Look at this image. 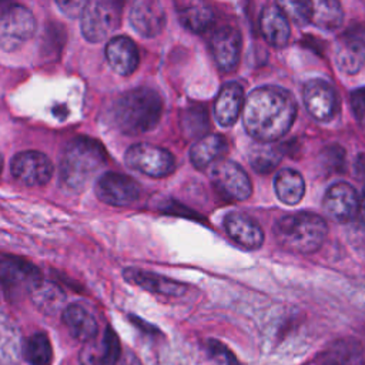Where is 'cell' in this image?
<instances>
[{"mask_svg":"<svg viewBox=\"0 0 365 365\" xmlns=\"http://www.w3.org/2000/svg\"><path fill=\"white\" fill-rule=\"evenodd\" d=\"M297 115L294 96L281 87L264 86L252 90L242 106V121L247 133L269 143L285 135Z\"/></svg>","mask_w":365,"mask_h":365,"instance_id":"1","label":"cell"},{"mask_svg":"<svg viewBox=\"0 0 365 365\" xmlns=\"http://www.w3.org/2000/svg\"><path fill=\"white\" fill-rule=\"evenodd\" d=\"M163 113L160 94L147 87L124 93L114 104L113 117L121 133L137 135L153 130Z\"/></svg>","mask_w":365,"mask_h":365,"instance_id":"2","label":"cell"},{"mask_svg":"<svg viewBox=\"0 0 365 365\" xmlns=\"http://www.w3.org/2000/svg\"><path fill=\"white\" fill-rule=\"evenodd\" d=\"M106 163L103 145L88 137L71 140L61 157L60 178L64 188L73 192L84 190L100 167Z\"/></svg>","mask_w":365,"mask_h":365,"instance_id":"3","label":"cell"},{"mask_svg":"<svg viewBox=\"0 0 365 365\" xmlns=\"http://www.w3.org/2000/svg\"><path fill=\"white\" fill-rule=\"evenodd\" d=\"M328 234L327 221L314 212L288 214L274 225V237L279 247L297 254L317 251Z\"/></svg>","mask_w":365,"mask_h":365,"instance_id":"4","label":"cell"},{"mask_svg":"<svg viewBox=\"0 0 365 365\" xmlns=\"http://www.w3.org/2000/svg\"><path fill=\"white\" fill-rule=\"evenodd\" d=\"M124 0H87L81 11L83 36L93 43L110 37L120 26Z\"/></svg>","mask_w":365,"mask_h":365,"instance_id":"5","label":"cell"},{"mask_svg":"<svg viewBox=\"0 0 365 365\" xmlns=\"http://www.w3.org/2000/svg\"><path fill=\"white\" fill-rule=\"evenodd\" d=\"M41 281L38 268L16 255L0 257V285L10 298H19L30 291Z\"/></svg>","mask_w":365,"mask_h":365,"instance_id":"6","label":"cell"},{"mask_svg":"<svg viewBox=\"0 0 365 365\" xmlns=\"http://www.w3.org/2000/svg\"><path fill=\"white\" fill-rule=\"evenodd\" d=\"M36 30V20L29 9L20 4H10L0 13V48L14 51L31 38Z\"/></svg>","mask_w":365,"mask_h":365,"instance_id":"7","label":"cell"},{"mask_svg":"<svg viewBox=\"0 0 365 365\" xmlns=\"http://www.w3.org/2000/svg\"><path fill=\"white\" fill-rule=\"evenodd\" d=\"M124 160L130 168L155 178L165 177L175 168V160L168 150L148 143L131 145Z\"/></svg>","mask_w":365,"mask_h":365,"instance_id":"8","label":"cell"},{"mask_svg":"<svg viewBox=\"0 0 365 365\" xmlns=\"http://www.w3.org/2000/svg\"><path fill=\"white\" fill-rule=\"evenodd\" d=\"M210 180L214 188L227 200L244 201L252 192V184L241 165L231 160H217L212 163Z\"/></svg>","mask_w":365,"mask_h":365,"instance_id":"9","label":"cell"},{"mask_svg":"<svg viewBox=\"0 0 365 365\" xmlns=\"http://www.w3.org/2000/svg\"><path fill=\"white\" fill-rule=\"evenodd\" d=\"M96 194L106 204L127 207L138 200L140 185L134 178L125 174L108 171L97 180Z\"/></svg>","mask_w":365,"mask_h":365,"instance_id":"10","label":"cell"},{"mask_svg":"<svg viewBox=\"0 0 365 365\" xmlns=\"http://www.w3.org/2000/svg\"><path fill=\"white\" fill-rule=\"evenodd\" d=\"M304 104L308 113L318 121H331L339 108V101L334 87L319 78H314L305 83Z\"/></svg>","mask_w":365,"mask_h":365,"instance_id":"11","label":"cell"},{"mask_svg":"<svg viewBox=\"0 0 365 365\" xmlns=\"http://www.w3.org/2000/svg\"><path fill=\"white\" fill-rule=\"evenodd\" d=\"M13 177L24 185L36 187L46 184L53 174L50 158L40 151H23L11 161Z\"/></svg>","mask_w":365,"mask_h":365,"instance_id":"12","label":"cell"},{"mask_svg":"<svg viewBox=\"0 0 365 365\" xmlns=\"http://www.w3.org/2000/svg\"><path fill=\"white\" fill-rule=\"evenodd\" d=\"M335 64L345 74H355L365 66V27L344 33L336 43Z\"/></svg>","mask_w":365,"mask_h":365,"instance_id":"13","label":"cell"},{"mask_svg":"<svg viewBox=\"0 0 365 365\" xmlns=\"http://www.w3.org/2000/svg\"><path fill=\"white\" fill-rule=\"evenodd\" d=\"M322 207L334 221L346 222L356 215L358 192L348 182H335L325 192Z\"/></svg>","mask_w":365,"mask_h":365,"instance_id":"14","label":"cell"},{"mask_svg":"<svg viewBox=\"0 0 365 365\" xmlns=\"http://www.w3.org/2000/svg\"><path fill=\"white\" fill-rule=\"evenodd\" d=\"M211 51L218 68L224 73L235 70L241 54V34L231 26L220 27L211 37Z\"/></svg>","mask_w":365,"mask_h":365,"instance_id":"15","label":"cell"},{"mask_svg":"<svg viewBox=\"0 0 365 365\" xmlns=\"http://www.w3.org/2000/svg\"><path fill=\"white\" fill-rule=\"evenodd\" d=\"M130 23L143 37H154L165 26V13L158 0H134L130 10Z\"/></svg>","mask_w":365,"mask_h":365,"instance_id":"16","label":"cell"},{"mask_svg":"<svg viewBox=\"0 0 365 365\" xmlns=\"http://www.w3.org/2000/svg\"><path fill=\"white\" fill-rule=\"evenodd\" d=\"M227 234L247 250L259 248L264 242V231L259 224L247 214L230 212L224 218Z\"/></svg>","mask_w":365,"mask_h":365,"instance_id":"17","label":"cell"},{"mask_svg":"<svg viewBox=\"0 0 365 365\" xmlns=\"http://www.w3.org/2000/svg\"><path fill=\"white\" fill-rule=\"evenodd\" d=\"M123 275L128 282H131L134 285H138L150 292H155V294H161V295H167V297H180V295L185 294V291H187L185 284H182L180 281H174L167 277H163L155 272H150V271L127 268V269H124Z\"/></svg>","mask_w":365,"mask_h":365,"instance_id":"18","label":"cell"},{"mask_svg":"<svg viewBox=\"0 0 365 365\" xmlns=\"http://www.w3.org/2000/svg\"><path fill=\"white\" fill-rule=\"evenodd\" d=\"M110 67L120 76L131 74L138 66V50L134 41L125 36L113 37L106 47Z\"/></svg>","mask_w":365,"mask_h":365,"instance_id":"19","label":"cell"},{"mask_svg":"<svg viewBox=\"0 0 365 365\" xmlns=\"http://www.w3.org/2000/svg\"><path fill=\"white\" fill-rule=\"evenodd\" d=\"M244 106V91L242 87L237 83H227L221 87L215 103H214V115L220 125L230 127L232 125Z\"/></svg>","mask_w":365,"mask_h":365,"instance_id":"20","label":"cell"},{"mask_svg":"<svg viewBox=\"0 0 365 365\" xmlns=\"http://www.w3.org/2000/svg\"><path fill=\"white\" fill-rule=\"evenodd\" d=\"M259 29L264 38L274 47H285L289 41L291 27L288 17L275 6H268L262 10Z\"/></svg>","mask_w":365,"mask_h":365,"instance_id":"21","label":"cell"},{"mask_svg":"<svg viewBox=\"0 0 365 365\" xmlns=\"http://www.w3.org/2000/svg\"><path fill=\"white\" fill-rule=\"evenodd\" d=\"M63 322L70 335L77 341L87 342L96 338L98 327L97 321L84 307L78 304H70L63 309Z\"/></svg>","mask_w":365,"mask_h":365,"instance_id":"22","label":"cell"},{"mask_svg":"<svg viewBox=\"0 0 365 365\" xmlns=\"http://www.w3.org/2000/svg\"><path fill=\"white\" fill-rule=\"evenodd\" d=\"M23 355V336L11 317L0 312V364H17Z\"/></svg>","mask_w":365,"mask_h":365,"instance_id":"23","label":"cell"},{"mask_svg":"<svg viewBox=\"0 0 365 365\" xmlns=\"http://www.w3.org/2000/svg\"><path fill=\"white\" fill-rule=\"evenodd\" d=\"M227 151V140L220 134H208L190 148V160L195 168H205L220 160Z\"/></svg>","mask_w":365,"mask_h":365,"instance_id":"24","label":"cell"},{"mask_svg":"<svg viewBox=\"0 0 365 365\" xmlns=\"http://www.w3.org/2000/svg\"><path fill=\"white\" fill-rule=\"evenodd\" d=\"M34 307L46 314V315H56L57 312L64 309L66 294L64 291L51 281H40L29 294Z\"/></svg>","mask_w":365,"mask_h":365,"instance_id":"25","label":"cell"},{"mask_svg":"<svg viewBox=\"0 0 365 365\" xmlns=\"http://www.w3.org/2000/svg\"><path fill=\"white\" fill-rule=\"evenodd\" d=\"M274 188L278 200L287 205L298 204L305 192L302 175L292 168H282L277 173Z\"/></svg>","mask_w":365,"mask_h":365,"instance_id":"26","label":"cell"},{"mask_svg":"<svg viewBox=\"0 0 365 365\" xmlns=\"http://www.w3.org/2000/svg\"><path fill=\"white\" fill-rule=\"evenodd\" d=\"M178 16L182 26L194 33L205 31L214 20V13L204 0H182Z\"/></svg>","mask_w":365,"mask_h":365,"instance_id":"27","label":"cell"},{"mask_svg":"<svg viewBox=\"0 0 365 365\" xmlns=\"http://www.w3.org/2000/svg\"><path fill=\"white\" fill-rule=\"evenodd\" d=\"M311 1V19L321 30H336L342 20L344 11L339 0H309Z\"/></svg>","mask_w":365,"mask_h":365,"instance_id":"28","label":"cell"},{"mask_svg":"<svg viewBox=\"0 0 365 365\" xmlns=\"http://www.w3.org/2000/svg\"><path fill=\"white\" fill-rule=\"evenodd\" d=\"M26 361L30 365H51L53 361V348L51 342L44 332L33 334L23 348Z\"/></svg>","mask_w":365,"mask_h":365,"instance_id":"29","label":"cell"},{"mask_svg":"<svg viewBox=\"0 0 365 365\" xmlns=\"http://www.w3.org/2000/svg\"><path fill=\"white\" fill-rule=\"evenodd\" d=\"M281 157L282 155L279 153V148L269 145L267 143L254 145L250 150V155H248L251 167L261 174H267L272 171L279 164Z\"/></svg>","mask_w":365,"mask_h":365,"instance_id":"30","label":"cell"},{"mask_svg":"<svg viewBox=\"0 0 365 365\" xmlns=\"http://www.w3.org/2000/svg\"><path fill=\"white\" fill-rule=\"evenodd\" d=\"M277 7L295 24H307L311 19L309 0H277Z\"/></svg>","mask_w":365,"mask_h":365,"instance_id":"31","label":"cell"},{"mask_svg":"<svg viewBox=\"0 0 365 365\" xmlns=\"http://www.w3.org/2000/svg\"><path fill=\"white\" fill-rule=\"evenodd\" d=\"M80 365H110L106 359L101 342L87 341L80 352Z\"/></svg>","mask_w":365,"mask_h":365,"instance_id":"32","label":"cell"},{"mask_svg":"<svg viewBox=\"0 0 365 365\" xmlns=\"http://www.w3.org/2000/svg\"><path fill=\"white\" fill-rule=\"evenodd\" d=\"M100 342H101V346H103L107 362L110 365H114L115 361L118 359L120 354H121V346H120V341H118L117 334L110 327H107L106 332L103 335V339Z\"/></svg>","mask_w":365,"mask_h":365,"instance_id":"33","label":"cell"},{"mask_svg":"<svg viewBox=\"0 0 365 365\" xmlns=\"http://www.w3.org/2000/svg\"><path fill=\"white\" fill-rule=\"evenodd\" d=\"M344 158H345V153L339 145H329L324 148L321 153V160L324 167L336 173L342 170Z\"/></svg>","mask_w":365,"mask_h":365,"instance_id":"34","label":"cell"},{"mask_svg":"<svg viewBox=\"0 0 365 365\" xmlns=\"http://www.w3.org/2000/svg\"><path fill=\"white\" fill-rule=\"evenodd\" d=\"M351 108L358 124L365 128V87L351 93Z\"/></svg>","mask_w":365,"mask_h":365,"instance_id":"35","label":"cell"},{"mask_svg":"<svg viewBox=\"0 0 365 365\" xmlns=\"http://www.w3.org/2000/svg\"><path fill=\"white\" fill-rule=\"evenodd\" d=\"M86 1L87 0H56L58 9L66 16H70V17H77L78 14H81Z\"/></svg>","mask_w":365,"mask_h":365,"instance_id":"36","label":"cell"},{"mask_svg":"<svg viewBox=\"0 0 365 365\" xmlns=\"http://www.w3.org/2000/svg\"><path fill=\"white\" fill-rule=\"evenodd\" d=\"M210 346H211V349H212L214 354L222 355V359H225L228 365H238L235 356H234L232 354H230L228 349H227L225 346H222L221 344H218V342H215V341H211V342H210Z\"/></svg>","mask_w":365,"mask_h":365,"instance_id":"37","label":"cell"},{"mask_svg":"<svg viewBox=\"0 0 365 365\" xmlns=\"http://www.w3.org/2000/svg\"><path fill=\"white\" fill-rule=\"evenodd\" d=\"M114 365H143V364L131 351H125V352L121 351V354Z\"/></svg>","mask_w":365,"mask_h":365,"instance_id":"38","label":"cell"},{"mask_svg":"<svg viewBox=\"0 0 365 365\" xmlns=\"http://www.w3.org/2000/svg\"><path fill=\"white\" fill-rule=\"evenodd\" d=\"M355 217L358 218L359 225L365 228V188L358 195V208H356V215Z\"/></svg>","mask_w":365,"mask_h":365,"instance_id":"39","label":"cell"},{"mask_svg":"<svg viewBox=\"0 0 365 365\" xmlns=\"http://www.w3.org/2000/svg\"><path fill=\"white\" fill-rule=\"evenodd\" d=\"M355 171L359 177L365 178V154H359L355 160Z\"/></svg>","mask_w":365,"mask_h":365,"instance_id":"40","label":"cell"},{"mask_svg":"<svg viewBox=\"0 0 365 365\" xmlns=\"http://www.w3.org/2000/svg\"><path fill=\"white\" fill-rule=\"evenodd\" d=\"M1 168H3V158H1V155H0V173H1Z\"/></svg>","mask_w":365,"mask_h":365,"instance_id":"41","label":"cell"}]
</instances>
